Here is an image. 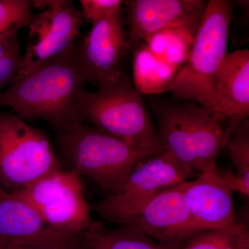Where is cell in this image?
I'll return each mask as SVG.
<instances>
[{
	"label": "cell",
	"instance_id": "10",
	"mask_svg": "<svg viewBox=\"0 0 249 249\" xmlns=\"http://www.w3.org/2000/svg\"><path fill=\"white\" fill-rule=\"evenodd\" d=\"M0 248L88 249L85 233L52 227L30 203L1 186Z\"/></svg>",
	"mask_w": 249,
	"mask_h": 249
},
{
	"label": "cell",
	"instance_id": "2",
	"mask_svg": "<svg viewBox=\"0 0 249 249\" xmlns=\"http://www.w3.org/2000/svg\"><path fill=\"white\" fill-rule=\"evenodd\" d=\"M56 139L59 153L69 169L92 180L107 196L119 194L139 163L160 153L137 146L84 123H76L56 133Z\"/></svg>",
	"mask_w": 249,
	"mask_h": 249
},
{
	"label": "cell",
	"instance_id": "11",
	"mask_svg": "<svg viewBox=\"0 0 249 249\" xmlns=\"http://www.w3.org/2000/svg\"><path fill=\"white\" fill-rule=\"evenodd\" d=\"M124 8L92 24L88 36L77 43L78 58L87 83L101 85L124 72L131 49L124 31Z\"/></svg>",
	"mask_w": 249,
	"mask_h": 249
},
{
	"label": "cell",
	"instance_id": "23",
	"mask_svg": "<svg viewBox=\"0 0 249 249\" xmlns=\"http://www.w3.org/2000/svg\"><path fill=\"white\" fill-rule=\"evenodd\" d=\"M22 69L21 49H17L0 61V93L12 83Z\"/></svg>",
	"mask_w": 249,
	"mask_h": 249
},
{
	"label": "cell",
	"instance_id": "25",
	"mask_svg": "<svg viewBox=\"0 0 249 249\" xmlns=\"http://www.w3.org/2000/svg\"><path fill=\"white\" fill-rule=\"evenodd\" d=\"M20 48L18 31H9L0 36V61L11 52Z\"/></svg>",
	"mask_w": 249,
	"mask_h": 249
},
{
	"label": "cell",
	"instance_id": "6",
	"mask_svg": "<svg viewBox=\"0 0 249 249\" xmlns=\"http://www.w3.org/2000/svg\"><path fill=\"white\" fill-rule=\"evenodd\" d=\"M62 168L45 131L14 113L0 112V186L18 191Z\"/></svg>",
	"mask_w": 249,
	"mask_h": 249
},
{
	"label": "cell",
	"instance_id": "1",
	"mask_svg": "<svg viewBox=\"0 0 249 249\" xmlns=\"http://www.w3.org/2000/svg\"><path fill=\"white\" fill-rule=\"evenodd\" d=\"M87 84L75 42L60 56L27 75H18L0 93V106L11 107L24 121L44 120L55 133L76 123L80 95Z\"/></svg>",
	"mask_w": 249,
	"mask_h": 249
},
{
	"label": "cell",
	"instance_id": "20",
	"mask_svg": "<svg viewBox=\"0 0 249 249\" xmlns=\"http://www.w3.org/2000/svg\"><path fill=\"white\" fill-rule=\"evenodd\" d=\"M31 9L29 0H0V36L29 27L34 16Z\"/></svg>",
	"mask_w": 249,
	"mask_h": 249
},
{
	"label": "cell",
	"instance_id": "3",
	"mask_svg": "<svg viewBox=\"0 0 249 249\" xmlns=\"http://www.w3.org/2000/svg\"><path fill=\"white\" fill-rule=\"evenodd\" d=\"M79 113L83 123L88 121L95 128L137 146L160 152L166 150L127 72L98 86L96 91L85 90L80 95Z\"/></svg>",
	"mask_w": 249,
	"mask_h": 249
},
{
	"label": "cell",
	"instance_id": "8",
	"mask_svg": "<svg viewBox=\"0 0 249 249\" xmlns=\"http://www.w3.org/2000/svg\"><path fill=\"white\" fill-rule=\"evenodd\" d=\"M11 193L30 203L58 230L84 234L93 224L82 176L75 170L62 168Z\"/></svg>",
	"mask_w": 249,
	"mask_h": 249
},
{
	"label": "cell",
	"instance_id": "14",
	"mask_svg": "<svg viewBox=\"0 0 249 249\" xmlns=\"http://www.w3.org/2000/svg\"><path fill=\"white\" fill-rule=\"evenodd\" d=\"M219 120H228L223 147L234 129L249 116V52L237 49L227 52L214 79Z\"/></svg>",
	"mask_w": 249,
	"mask_h": 249
},
{
	"label": "cell",
	"instance_id": "17",
	"mask_svg": "<svg viewBox=\"0 0 249 249\" xmlns=\"http://www.w3.org/2000/svg\"><path fill=\"white\" fill-rule=\"evenodd\" d=\"M88 249H178L160 245L148 236L127 228L109 229L93 222L85 232Z\"/></svg>",
	"mask_w": 249,
	"mask_h": 249
},
{
	"label": "cell",
	"instance_id": "9",
	"mask_svg": "<svg viewBox=\"0 0 249 249\" xmlns=\"http://www.w3.org/2000/svg\"><path fill=\"white\" fill-rule=\"evenodd\" d=\"M40 10L29 24L27 49L19 75H27L71 48L83 22L81 13L67 0L31 1Z\"/></svg>",
	"mask_w": 249,
	"mask_h": 249
},
{
	"label": "cell",
	"instance_id": "15",
	"mask_svg": "<svg viewBox=\"0 0 249 249\" xmlns=\"http://www.w3.org/2000/svg\"><path fill=\"white\" fill-rule=\"evenodd\" d=\"M185 197L193 222L201 230H211L237 222L233 192L215 171L204 172L185 181Z\"/></svg>",
	"mask_w": 249,
	"mask_h": 249
},
{
	"label": "cell",
	"instance_id": "13",
	"mask_svg": "<svg viewBox=\"0 0 249 249\" xmlns=\"http://www.w3.org/2000/svg\"><path fill=\"white\" fill-rule=\"evenodd\" d=\"M207 4L201 0L124 1L125 33L131 50L163 31H182L196 36Z\"/></svg>",
	"mask_w": 249,
	"mask_h": 249
},
{
	"label": "cell",
	"instance_id": "26",
	"mask_svg": "<svg viewBox=\"0 0 249 249\" xmlns=\"http://www.w3.org/2000/svg\"><path fill=\"white\" fill-rule=\"evenodd\" d=\"M239 249H249V232L246 225L241 232Z\"/></svg>",
	"mask_w": 249,
	"mask_h": 249
},
{
	"label": "cell",
	"instance_id": "4",
	"mask_svg": "<svg viewBox=\"0 0 249 249\" xmlns=\"http://www.w3.org/2000/svg\"><path fill=\"white\" fill-rule=\"evenodd\" d=\"M231 18L230 1H208L189 56L178 70L170 89L175 97L198 103L213 112L218 119L214 79L227 53Z\"/></svg>",
	"mask_w": 249,
	"mask_h": 249
},
{
	"label": "cell",
	"instance_id": "22",
	"mask_svg": "<svg viewBox=\"0 0 249 249\" xmlns=\"http://www.w3.org/2000/svg\"><path fill=\"white\" fill-rule=\"evenodd\" d=\"M121 0H80L83 19L96 24L101 19L116 14L123 9Z\"/></svg>",
	"mask_w": 249,
	"mask_h": 249
},
{
	"label": "cell",
	"instance_id": "18",
	"mask_svg": "<svg viewBox=\"0 0 249 249\" xmlns=\"http://www.w3.org/2000/svg\"><path fill=\"white\" fill-rule=\"evenodd\" d=\"M196 36L182 31L159 33L143 41L152 53L175 66L184 65L188 60Z\"/></svg>",
	"mask_w": 249,
	"mask_h": 249
},
{
	"label": "cell",
	"instance_id": "21",
	"mask_svg": "<svg viewBox=\"0 0 249 249\" xmlns=\"http://www.w3.org/2000/svg\"><path fill=\"white\" fill-rule=\"evenodd\" d=\"M228 153L240 178L249 180V121L241 123L232 132L227 145Z\"/></svg>",
	"mask_w": 249,
	"mask_h": 249
},
{
	"label": "cell",
	"instance_id": "19",
	"mask_svg": "<svg viewBox=\"0 0 249 249\" xmlns=\"http://www.w3.org/2000/svg\"><path fill=\"white\" fill-rule=\"evenodd\" d=\"M244 226L237 222L229 227L204 231L188 241L181 249H239Z\"/></svg>",
	"mask_w": 249,
	"mask_h": 249
},
{
	"label": "cell",
	"instance_id": "12",
	"mask_svg": "<svg viewBox=\"0 0 249 249\" xmlns=\"http://www.w3.org/2000/svg\"><path fill=\"white\" fill-rule=\"evenodd\" d=\"M195 175L176 156L165 150L139 163L119 194L106 196L93 204L92 209L104 218L132 209Z\"/></svg>",
	"mask_w": 249,
	"mask_h": 249
},
{
	"label": "cell",
	"instance_id": "16",
	"mask_svg": "<svg viewBox=\"0 0 249 249\" xmlns=\"http://www.w3.org/2000/svg\"><path fill=\"white\" fill-rule=\"evenodd\" d=\"M133 83L142 94H157L170 91L179 67L152 53L145 44L133 49Z\"/></svg>",
	"mask_w": 249,
	"mask_h": 249
},
{
	"label": "cell",
	"instance_id": "24",
	"mask_svg": "<svg viewBox=\"0 0 249 249\" xmlns=\"http://www.w3.org/2000/svg\"><path fill=\"white\" fill-rule=\"evenodd\" d=\"M215 172L233 193L237 192L242 196L249 197V180L240 178L236 173L229 170H219L217 168Z\"/></svg>",
	"mask_w": 249,
	"mask_h": 249
},
{
	"label": "cell",
	"instance_id": "27",
	"mask_svg": "<svg viewBox=\"0 0 249 249\" xmlns=\"http://www.w3.org/2000/svg\"><path fill=\"white\" fill-rule=\"evenodd\" d=\"M0 249H42L34 248H0Z\"/></svg>",
	"mask_w": 249,
	"mask_h": 249
},
{
	"label": "cell",
	"instance_id": "7",
	"mask_svg": "<svg viewBox=\"0 0 249 249\" xmlns=\"http://www.w3.org/2000/svg\"><path fill=\"white\" fill-rule=\"evenodd\" d=\"M184 191L183 181L135 207L113 213L104 219L148 236L160 245L181 249L204 231L192 219Z\"/></svg>",
	"mask_w": 249,
	"mask_h": 249
},
{
	"label": "cell",
	"instance_id": "5",
	"mask_svg": "<svg viewBox=\"0 0 249 249\" xmlns=\"http://www.w3.org/2000/svg\"><path fill=\"white\" fill-rule=\"evenodd\" d=\"M162 145L193 173L215 171L224 129L213 112L194 101L151 106Z\"/></svg>",
	"mask_w": 249,
	"mask_h": 249
}]
</instances>
